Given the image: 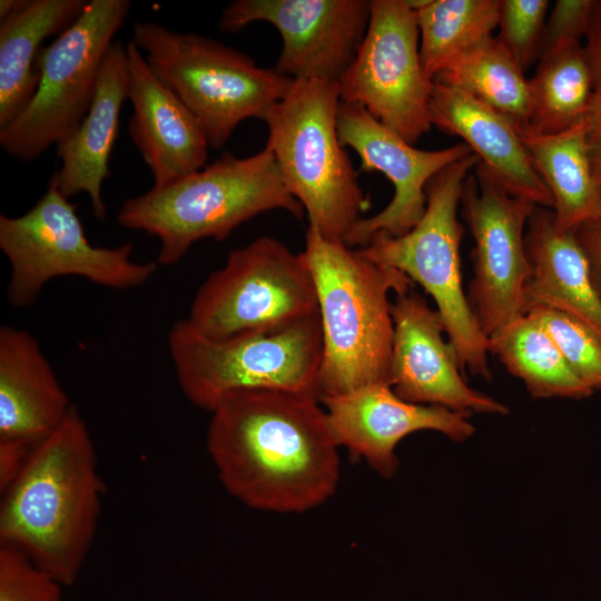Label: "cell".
Listing matches in <instances>:
<instances>
[{
  "instance_id": "6da1fadb",
  "label": "cell",
  "mask_w": 601,
  "mask_h": 601,
  "mask_svg": "<svg viewBox=\"0 0 601 601\" xmlns=\"http://www.w3.org/2000/svg\"><path fill=\"white\" fill-rule=\"evenodd\" d=\"M210 413L208 454L224 489L244 505L303 513L335 493L339 446L316 396L239 391L224 396Z\"/></svg>"
},
{
  "instance_id": "7a4b0ae2",
  "label": "cell",
  "mask_w": 601,
  "mask_h": 601,
  "mask_svg": "<svg viewBox=\"0 0 601 601\" xmlns=\"http://www.w3.org/2000/svg\"><path fill=\"white\" fill-rule=\"evenodd\" d=\"M97 462L73 405L1 492L0 545L18 550L63 587L77 581L97 533L104 493Z\"/></svg>"
},
{
  "instance_id": "3957f363",
  "label": "cell",
  "mask_w": 601,
  "mask_h": 601,
  "mask_svg": "<svg viewBox=\"0 0 601 601\" xmlns=\"http://www.w3.org/2000/svg\"><path fill=\"white\" fill-rule=\"evenodd\" d=\"M303 253L314 278L323 333L318 400L373 384L390 385L394 338L390 293L407 292L414 283L312 227Z\"/></svg>"
},
{
  "instance_id": "277c9868",
  "label": "cell",
  "mask_w": 601,
  "mask_h": 601,
  "mask_svg": "<svg viewBox=\"0 0 601 601\" xmlns=\"http://www.w3.org/2000/svg\"><path fill=\"white\" fill-rule=\"evenodd\" d=\"M274 209L297 219L305 211L265 147L248 157L224 152L189 176L125 200L117 221L157 237V264L173 266L198 240H224L245 221Z\"/></svg>"
},
{
  "instance_id": "5b68a950",
  "label": "cell",
  "mask_w": 601,
  "mask_h": 601,
  "mask_svg": "<svg viewBox=\"0 0 601 601\" xmlns=\"http://www.w3.org/2000/svg\"><path fill=\"white\" fill-rule=\"evenodd\" d=\"M338 81L294 80L268 114L266 148L308 227L344 242L371 201L337 132Z\"/></svg>"
},
{
  "instance_id": "8992f818",
  "label": "cell",
  "mask_w": 601,
  "mask_h": 601,
  "mask_svg": "<svg viewBox=\"0 0 601 601\" xmlns=\"http://www.w3.org/2000/svg\"><path fill=\"white\" fill-rule=\"evenodd\" d=\"M131 41L195 116L214 149L221 148L243 120L266 121L294 82L219 41L157 22L136 21Z\"/></svg>"
},
{
  "instance_id": "52a82bcc",
  "label": "cell",
  "mask_w": 601,
  "mask_h": 601,
  "mask_svg": "<svg viewBox=\"0 0 601 601\" xmlns=\"http://www.w3.org/2000/svg\"><path fill=\"white\" fill-rule=\"evenodd\" d=\"M479 162L473 152L439 171L426 185V209L414 228L398 237L377 236L358 249L421 285L436 304L462 371L490 381L489 338L462 286L460 246L464 227L457 218L465 179Z\"/></svg>"
},
{
  "instance_id": "ba28073f",
  "label": "cell",
  "mask_w": 601,
  "mask_h": 601,
  "mask_svg": "<svg viewBox=\"0 0 601 601\" xmlns=\"http://www.w3.org/2000/svg\"><path fill=\"white\" fill-rule=\"evenodd\" d=\"M168 348L183 394L208 412L239 391L280 390L317 397L319 313L275 332L226 339L204 336L185 318L170 327Z\"/></svg>"
},
{
  "instance_id": "9c48e42d",
  "label": "cell",
  "mask_w": 601,
  "mask_h": 601,
  "mask_svg": "<svg viewBox=\"0 0 601 601\" xmlns=\"http://www.w3.org/2000/svg\"><path fill=\"white\" fill-rule=\"evenodd\" d=\"M318 314L304 253L270 236L233 249L197 289L186 321L211 339L270 333Z\"/></svg>"
},
{
  "instance_id": "30bf717a",
  "label": "cell",
  "mask_w": 601,
  "mask_h": 601,
  "mask_svg": "<svg viewBox=\"0 0 601 601\" xmlns=\"http://www.w3.org/2000/svg\"><path fill=\"white\" fill-rule=\"evenodd\" d=\"M0 249L10 264L7 289L12 307L31 305L56 277L78 276L100 286L130 289L146 284L158 270L157 262L131 258L134 245H92L77 205L49 180L41 198L23 215H0Z\"/></svg>"
},
{
  "instance_id": "8fae6325",
  "label": "cell",
  "mask_w": 601,
  "mask_h": 601,
  "mask_svg": "<svg viewBox=\"0 0 601 601\" xmlns=\"http://www.w3.org/2000/svg\"><path fill=\"white\" fill-rule=\"evenodd\" d=\"M130 0H90L39 59L38 89L23 111L0 129V145L28 161L68 139L87 115L100 67L129 14Z\"/></svg>"
},
{
  "instance_id": "7c38bea8",
  "label": "cell",
  "mask_w": 601,
  "mask_h": 601,
  "mask_svg": "<svg viewBox=\"0 0 601 601\" xmlns=\"http://www.w3.org/2000/svg\"><path fill=\"white\" fill-rule=\"evenodd\" d=\"M418 37L406 0H371L365 37L338 81L341 102L364 107L411 145L432 127L434 81L423 69Z\"/></svg>"
},
{
  "instance_id": "4fadbf2b",
  "label": "cell",
  "mask_w": 601,
  "mask_h": 601,
  "mask_svg": "<svg viewBox=\"0 0 601 601\" xmlns=\"http://www.w3.org/2000/svg\"><path fill=\"white\" fill-rule=\"evenodd\" d=\"M463 217L474 239L467 300L489 338L524 315L530 276L525 229L535 205L502 190L479 162L461 195Z\"/></svg>"
},
{
  "instance_id": "5bb4252c",
  "label": "cell",
  "mask_w": 601,
  "mask_h": 601,
  "mask_svg": "<svg viewBox=\"0 0 601 601\" xmlns=\"http://www.w3.org/2000/svg\"><path fill=\"white\" fill-rule=\"evenodd\" d=\"M371 17L368 0H235L218 29L238 32L252 22L273 24L282 37L275 70L293 80L339 81L354 61Z\"/></svg>"
},
{
  "instance_id": "9a60e30c",
  "label": "cell",
  "mask_w": 601,
  "mask_h": 601,
  "mask_svg": "<svg viewBox=\"0 0 601 601\" xmlns=\"http://www.w3.org/2000/svg\"><path fill=\"white\" fill-rule=\"evenodd\" d=\"M337 132L344 147L361 159L359 171H380L394 185L390 204L368 218H361L344 243L365 247L377 236L398 237L422 219L426 209L427 183L446 166L473 154L465 144L440 150H422L385 127L358 105L341 102Z\"/></svg>"
},
{
  "instance_id": "2e32d148",
  "label": "cell",
  "mask_w": 601,
  "mask_h": 601,
  "mask_svg": "<svg viewBox=\"0 0 601 601\" xmlns=\"http://www.w3.org/2000/svg\"><path fill=\"white\" fill-rule=\"evenodd\" d=\"M394 338L390 386L404 401L482 414L509 413L508 406L467 385L455 347L445 339L437 309L413 288L391 305Z\"/></svg>"
},
{
  "instance_id": "e0dca14e",
  "label": "cell",
  "mask_w": 601,
  "mask_h": 601,
  "mask_svg": "<svg viewBox=\"0 0 601 601\" xmlns=\"http://www.w3.org/2000/svg\"><path fill=\"white\" fill-rule=\"evenodd\" d=\"M319 402L336 444L345 446L352 456L364 459L386 479L398 469L395 449L407 435L436 431L461 443L475 432L469 421L471 414L440 405L410 403L383 383Z\"/></svg>"
},
{
  "instance_id": "ac0fdd59",
  "label": "cell",
  "mask_w": 601,
  "mask_h": 601,
  "mask_svg": "<svg viewBox=\"0 0 601 601\" xmlns=\"http://www.w3.org/2000/svg\"><path fill=\"white\" fill-rule=\"evenodd\" d=\"M126 52L128 99L134 108L128 131L151 171L152 187H164L204 168L209 144L195 116L155 75L131 40Z\"/></svg>"
},
{
  "instance_id": "d6986e66",
  "label": "cell",
  "mask_w": 601,
  "mask_h": 601,
  "mask_svg": "<svg viewBox=\"0 0 601 601\" xmlns=\"http://www.w3.org/2000/svg\"><path fill=\"white\" fill-rule=\"evenodd\" d=\"M430 119L432 126L461 137L508 195L554 208L518 130L491 107L457 87L434 81Z\"/></svg>"
},
{
  "instance_id": "ffe728a7",
  "label": "cell",
  "mask_w": 601,
  "mask_h": 601,
  "mask_svg": "<svg viewBox=\"0 0 601 601\" xmlns=\"http://www.w3.org/2000/svg\"><path fill=\"white\" fill-rule=\"evenodd\" d=\"M128 86L126 46L115 41L100 67L87 115L77 130L56 146L61 167L50 180L67 198L87 193L92 214L99 220L107 216L101 188L105 179L111 176L109 157L117 138L121 107L128 99Z\"/></svg>"
},
{
  "instance_id": "44dd1931",
  "label": "cell",
  "mask_w": 601,
  "mask_h": 601,
  "mask_svg": "<svg viewBox=\"0 0 601 601\" xmlns=\"http://www.w3.org/2000/svg\"><path fill=\"white\" fill-rule=\"evenodd\" d=\"M72 404L37 339L27 331L0 328V441L30 445L51 434Z\"/></svg>"
},
{
  "instance_id": "7402d4cb",
  "label": "cell",
  "mask_w": 601,
  "mask_h": 601,
  "mask_svg": "<svg viewBox=\"0 0 601 601\" xmlns=\"http://www.w3.org/2000/svg\"><path fill=\"white\" fill-rule=\"evenodd\" d=\"M530 276L524 314L535 307L564 311L601 335V297L573 230L560 229L551 208L535 206L525 229Z\"/></svg>"
},
{
  "instance_id": "603a6c76",
  "label": "cell",
  "mask_w": 601,
  "mask_h": 601,
  "mask_svg": "<svg viewBox=\"0 0 601 601\" xmlns=\"http://www.w3.org/2000/svg\"><path fill=\"white\" fill-rule=\"evenodd\" d=\"M86 4L85 0H28L0 19V129L23 111L38 89L42 42L68 29Z\"/></svg>"
},
{
  "instance_id": "cb8c5ba5",
  "label": "cell",
  "mask_w": 601,
  "mask_h": 601,
  "mask_svg": "<svg viewBox=\"0 0 601 601\" xmlns=\"http://www.w3.org/2000/svg\"><path fill=\"white\" fill-rule=\"evenodd\" d=\"M518 132L553 197L556 226L574 230L599 217L601 185L593 173L584 120L556 134Z\"/></svg>"
},
{
  "instance_id": "d4e9b609",
  "label": "cell",
  "mask_w": 601,
  "mask_h": 601,
  "mask_svg": "<svg viewBox=\"0 0 601 601\" xmlns=\"http://www.w3.org/2000/svg\"><path fill=\"white\" fill-rule=\"evenodd\" d=\"M490 353L533 398H585L593 394L569 366L543 326L524 314L489 337Z\"/></svg>"
},
{
  "instance_id": "484cf974",
  "label": "cell",
  "mask_w": 601,
  "mask_h": 601,
  "mask_svg": "<svg viewBox=\"0 0 601 601\" xmlns=\"http://www.w3.org/2000/svg\"><path fill=\"white\" fill-rule=\"evenodd\" d=\"M433 81L466 91L503 116L518 131L529 127V80L496 37L491 36L456 56Z\"/></svg>"
},
{
  "instance_id": "4316f807",
  "label": "cell",
  "mask_w": 601,
  "mask_h": 601,
  "mask_svg": "<svg viewBox=\"0 0 601 601\" xmlns=\"http://www.w3.org/2000/svg\"><path fill=\"white\" fill-rule=\"evenodd\" d=\"M529 85L530 121L524 130L550 135L580 124L593 92L584 48L573 43L541 57Z\"/></svg>"
},
{
  "instance_id": "83f0119b",
  "label": "cell",
  "mask_w": 601,
  "mask_h": 601,
  "mask_svg": "<svg viewBox=\"0 0 601 601\" xmlns=\"http://www.w3.org/2000/svg\"><path fill=\"white\" fill-rule=\"evenodd\" d=\"M415 12L422 66L433 80L456 56L492 36L500 0H430Z\"/></svg>"
},
{
  "instance_id": "f1b7e54d",
  "label": "cell",
  "mask_w": 601,
  "mask_h": 601,
  "mask_svg": "<svg viewBox=\"0 0 601 601\" xmlns=\"http://www.w3.org/2000/svg\"><path fill=\"white\" fill-rule=\"evenodd\" d=\"M525 314L543 326L572 371L593 391L601 390V335L558 308L535 307Z\"/></svg>"
},
{
  "instance_id": "f546056e",
  "label": "cell",
  "mask_w": 601,
  "mask_h": 601,
  "mask_svg": "<svg viewBox=\"0 0 601 601\" xmlns=\"http://www.w3.org/2000/svg\"><path fill=\"white\" fill-rule=\"evenodd\" d=\"M548 0H500L496 37L525 72L541 56Z\"/></svg>"
},
{
  "instance_id": "4dcf8cb0",
  "label": "cell",
  "mask_w": 601,
  "mask_h": 601,
  "mask_svg": "<svg viewBox=\"0 0 601 601\" xmlns=\"http://www.w3.org/2000/svg\"><path fill=\"white\" fill-rule=\"evenodd\" d=\"M62 588L24 554L0 545V601H65Z\"/></svg>"
},
{
  "instance_id": "1f68e13d",
  "label": "cell",
  "mask_w": 601,
  "mask_h": 601,
  "mask_svg": "<svg viewBox=\"0 0 601 601\" xmlns=\"http://www.w3.org/2000/svg\"><path fill=\"white\" fill-rule=\"evenodd\" d=\"M595 2L556 0L545 22L540 58L561 47L580 43L588 33Z\"/></svg>"
},
{
  "instance_id": "d6a6232c",
  "label": "cell",
  "mask_w": 601,
  "mask_h": 601,
  "mask_svg": "<svg viewBox=\"0 0 601 601\" xmlns=\"http://www.w3.org/2000/svg\"><path fill=\"white\" fill-rule=\"evenodd\" d=\"M590 264L591 276L601 297V215L573 230Z\"/></svg>"
},
{
  "instance_id": "836d02e7",
  "label": "cell",
  "mask_w": 601,
  "mask_h": 601,
  "mask_svg": "<svg viewBox=\"0 0 601 601\" xmlns=\"http://www.w3.org/2000/svg\"><path fill=\"white\" fill-rule=\"evenodd\" d=\"M35 445L19 441H0V491H4L22 471Z\"/></svg>"
},
{
  "instance_id": "e575fe53",
  "label": "cell",
  "mask_w": 601,
  "mask_h": 601,
  "mask_svg": "<svg viewBox=\"0 0 601 601\" xmlns=\"http://www.w3.org/2000/svg\"><path fill=\"white\" fill-rule=\"evenodd\" d=\"M584 125L593 173L601 185V86L593 89Z\"/></svg>"
},
{
  "instance_id": "d590c367",
  "label": "cell",
  "mask_w": 601,
  "mask_h": 601,
  "mask_svg": "<svg viewBox=\"0 0 601 601\" xmlns=\"http://www.w3.org/2000/svg\"><path fill=\"white\" fill-rule=\"evenodd\" d=\"M585 37L588 38V45L584 52L590 66L594 89L601 86V1L595 2Z\"/></svg>"
},
{
  "instance_id": "8d00e7d4",
  "label": "cell",
  "mask_w": 601,
  "mask_h": 601,
  "mask_svg": "<svg viewBox=\"0 0 601 601\" xmlns=\"http://www.w3.org/2000/svg\"><path fill=\"white\" fill-rule=\"evenodd\" d=\"M28 0H1L0 1V19L20 10L26 6Z\"/></svg>"
}]
</instances>
